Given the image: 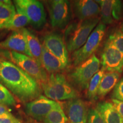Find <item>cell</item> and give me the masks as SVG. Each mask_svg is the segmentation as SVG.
<instances>
[{"mask_svg":"<svg viewBox=\"0 0 123 123\" xmlns=\"http://www.w3.org/2000/svg\"><path fill=\"white\" fill-rule=\"evenodd\" d=\"M0 83L24 103L41 95V85L33 77L10 61L0 58Z\"/></svg>","mask_w":123,"mask_h":123,"instance_id":"6da1fadb","label":"cell"},{"mask_svg":"<svg viewBox=\"0 0 123 123\" xmlns=\"http://www.w3.org/2000/svg\"><path fill=\"white\" fill-rule=\"evenodd\" d=\"M99 20V17L92 18L71 23L66 27L64 39L68 52L73 53L84 45Z\"/></svg>","mask_w":123,"mask_h":123,"instance_id":"7a4b0ae2","label":"cell"},{"mask_svg":"<svg viewBox=\"0 0 123 123\" xmlns=\"http://www.w3.org/2000/svg\"><path fill=\"white\" fill-rule=\"evenodd\" d=\"M42 90L47 98L53 100H65L78 98V91L67 80L64 75L53 73L47 81L41 84Z\"/></svg>","mask_w":123,"mask_h":123,"instance_id":"3957f363","label":"cell"},{"mask_svg":"<svg viewBox=\"0 0 123 123\" xmlns=\"http://www.w3.org/2000/svg\"><path fill=\"white\" fill-rule=\"evenodd\" d=\"M101 62L95 54L77 66L68 75L74 87L79 91L87 89L89 83L94 75L100 70Z\"/></svg>","mask_w":123,"mask_h":123,"instance_id":"277c9868","label":"cell"},{"mask_svg":"<svg viewBox=\"0 0 123 123\" xmlns=\"http://www.w3.org/2000/svg\"><path fill=\"white\" fill-rule=\"evenodd\" d=\"M4 55L10 62L33 77L41 85L47 81L49 77L47 71L33 58L14 51H5Z\"/></svg>","mask_w":123,"mask_h":123,"instance_id":"5b68a950","label":"cell"},{"mask_svg":"<svg viewBox=\"0 0 123 123\" xmlns=\"http://www.w3.org/2000/svg\"><path fill=\"white\" fill-rule=\"evenodd\" d=\"M105 30V25L101 22L98 24L84 45L72 54L71 59L74 65H79L94 54L103 39Z\"/></svg>","mask_w":123,"mask_h":123,"instance_id":"8992f818","label":"cell"},{"mask_svg":"<svg viewBox=\"0 0 123 123\" xmlns=\"http://www.w3.org/2000/svg\"><path fill=\"white\" fill-rule=\"evenodd\" d=\"M48 9L52 27L63 29L68 26L72 17L70 1L67 0L49 1Z\"/></svg>","mask_w":123,"mask_h":123,"instance_id":"52a82bcc","label":"cell"},{"mask_svg":"<svg viewBox=\"0 0 123 123\" xmlns=\"http://www.w3.org/2000/svg\"><path fill=\"white\" fill-rule=\"evenodd\" d=\"M15 7L25 13L35 29H41L46 22V14L42 3L36 0H15Z\"/></svg>","mask_w":123,"mask_h":123,"instance_id":"ba28073f","label":"cell"},{"mask_svg":"<svg viewBox=\"0 0 123 123\" xmlns=\"http://www.w3.org/2000/svg\"><path fill=\"white\" fill-rule=\"evenodd\" d=\"M101 64L108 72L121 73L123 68V54L107 39L101 55Z\"/></svg>","mask_w":123,"mask_h":123,"instance_id":"9c48e42d","label":"cell"},{"mask_svg":"<svg viewBox=\"0 0 123 123\" xmlns=\"http://www.w3.org/2000/svg\"><path fill=\"white\" fill-rule=\"evenodd\" d=\"M43 44L61 62L65 68L67 67L69 63L68 51L61 34L53 32L46 34L43 38Z\"/></svg>","mask_w":123,"mask_h":123,"instance_id":"30bf717a","label":"cell"},{"mask_svg":"<svg viewBox=\"0 0 123 123\" xmlns=\"http://www.w3.org/2000/svg\"><path fill=\"white\" fill-rule=\"evenodd\" d=\"M57 101L51 100L43 95L27 103L26 112L32 119L43 121L47 114L59 105Z\"/></svg>","mask_w":123,"mask_h":123,"instance_id":"8fae6325","label":"cell"},{"mask_svg":"<svg viewBox=\"0 0 123 123\" xmlns=\"http://www.w3.org/2000/svg\"><path fill=\"white\" fill-rule=\"evenodd\" d=\"M0 48L9 49L31 57L22 29L14 31L6 39L0 42Z\"/></svg>","mask_w":123,"mask_h":123,"instance_id":"7c38bea8","label":"cell"},{"mask_svg":"<svg viewBox=\"0 0 123 123\" xmlns=\"http://www.w3.org/2000/svg\"><path fill=\"white\" fill-rule=\"evenodd\" d=\"M73 10L79 21L98 17L100 13V6L92 0H78L73 2Z\"/></svg>","mask_w":123,"mask_h":123,"instance_id":"4fadbf2b","label":"cell"},{"mask_svg":"<svg viewBox=\"0 0 123 123\" xmlns=\"http://www.w3.org/2000/svg\"><path fill=\"white\" fill-rule=\"evenodd\" d=\"M67 112L68 123H87V108L81 99L70 100L67 104Z\"/></svg>","mask_w":123,"mask_h":123,"instance_id":"5bb4252c","label":"cell"},{"mask_svg":"<svg viewBox=\"0 0 123 123\" xmlns=\"http://www.w3.org/2000/svg\"><path fill=\"white\" fill-rule=\"evenodd\" d=\"M96 110L105 123H123V120L112 102L102 101L98 103Z\"/></svg>","mask_w":123,"mask_h":123,"instance_id":"9a60e30c","label":"cell"},{"mask_svg":"<svg viewBox=\"0 0 123 123\" xmlns=\"http://www.w3.org/2000/svg\"><path fill=\"white\" fill-rule=\"evenodd\" d=\"M41 64L46 71L51 74L58 73L65 69L61 62L51 53L43 44H42Z\"/></svg>","mask_w":123,"mask_h":123,"instance_id":"2e32d148","label":"cell"},{"mask_svg":"<svg viewBox=\"0 0 123 123\" xmlns=\"http://www.w3.org/2000/svg\"><path fill=\"white\" fill-rule=\"evenodd\" d=\"M23 31L26 39L27 47L31 57L35 59L39 64H41L42 44H41L38 37L27 29L23 28Z\"/></svg>","mask_w":123,"mask_h":123,"instance_id":"e0dca14e","label":"cell"},{"mask_svg":"<svg viewBox=\"0 0 123 123\" xmlns=\"http://www.w3.org/2000/svg\"><path fill=\"white\" fill-rule=\"evenodd\" d=\"M120 73L116 72H107L104 74L100 83L98 96L103 98L114 88L119 81Z\"/></svg>","mask_w":123,"mask_h":123,"instance_id":"ac0fdd59","label":"cell"},{"mask_svg":"<svg viewBox=\"0 0 123 123\" xmlns=\"http://www.w3.org/2000/svg\"><path fill=\"white\" fill-rule=\"evenodd\" d=\"M16 13L13 2L9 0H0V29H4Z\"/></svg>","mask_w":123,"mask_h":123,"instance_id":"d6986e66","label":"cell"},{"mask_svg":"<svg viewBox=\"0 0 123 123\" xmlns=\"http://www.w3.org/2000/svg\"><path fill=\"white\" fill-rule=\"evenodd\" d=\"M104 74H105V70L101 68L92 77L89 83L88 88L87 89V97L90 100L93 101L96 99L100 83Z\"/></svg>","mask_w":123,"mask_h":123,"instance_id":"ffe728a7","label":"cell"},{"mask_svg":"<svg viewBox=\"0 0 123 123\" xmlns=\"http://www.w3.org/2000/svg\"><path fill=\"white\" fill-rule=\"evenodd\" d=\"M16 13L9 22L6 25L5 29L12 30H20L27 26L29 22V20L25 13L19 9L16 8Z\"/></svg>","mask_w":123,"mask_h":123,"instance_id":"44dd1931","label":"cell"},{"mask_svg":"<svg viewBox=\"0 0 123 123\" xmlns=\"http://www.w3.org/2000/svg\"><path fill=\"white\" fill-rule=\"evenodd\" d=\"M100 6L101 22L105 25H110L113 23L112 10L113 0H100L96 1Z\"/></svg>","mask_w":123,"mask_h":123,"instance_id":"7402d4cb","label":"cell"},{"mask_svg":"<svg viewBox=\"0 0 123 123\" xmlns=\"http://www.w3.org/2000/svg\"><path fill=\"white\" fill-rule=\"evenodd\" d=\"M67 121L68 119L59 104L57 107L49 112L43 122L44 123H67Z\"/></svg>","mask_w":123,"mask_h":123,"instance_id":"603a6c76","label":"cell"},{"mask_svg":"<svg viewBox=\"0 0 123 123\" xmlns=\"http://www.w3.org/2000/svg\"><path fill=\"white\" fill-rule=\"evenodd\" d=\"M0 103L6 106H14L17 104L16 100L12 93L0 83Z\"/></svg>","mask_w":123,"mask_h":123,"instance_id":"cb8c5ba5","label":"cell"},{"mask_svg":"<svg viewBox=\"0 0 123 123\" xmlns=\"http://www.w3.org/2000/svg\"><path fill=\"white\" fill-rule=\"evenodd\" d=\"M107 39L123 54V33L120 29H115Z\"/></svg>","mask_w":123,"mask_h":123,"instance_id":"d4e9b609","label":"cell"},{"mask_svg":"<svg viewBox=\"0 0 123 123\" xmlns=\"http://www.w3.org/2000/svg\"><path fill=\"white\" fill-rule=\"evenodd\" d=\"M112 16L113 20H119L123 17V4L121 1L113 0L112 10Z\"/></svg>","mask_w":123,"mask_h":123,"instance_id":"484cf974","label":"cell"},{"mask_svg":"<svg viewBox=\"0 0 123 123\" xmlns=\"http://www.w3.org/2000/svg\"><path fill=\"white\" fill-rule=\"evenodd\" d=\"M87 123H105L96 108H90L87 114Z\"/></svg>","mask_w":123,"mask_h":123,"instance_id":"4316f807","label":"cell"},{"mask_svg":"<svg viewBox=\"0 0 123 123\" xmlns=\"http://www.w3.org/2000/svg\"><path fill=\"white\" fill-rule=\"evenodd\" d=\"M112 99L123 101V78L119 80L113 89L111 95Z\"/></svg>","mask_w":123,"mask_h":123,"instance_id":"83f0119b","label":"cell"},{"mask_svg":"<svg viewBox=\"0 0 123 123\" xmlns=\"http://www.w3.org/2000/svg\"><path fill=\"white\" fill-rule=\"evenodd\" d=\"M0 123H23L22 121L17 119L13 115L9 116L0 117Z\"/></svg>","mask_w":123,"mask_h":123,"instance_id":"f1b7e54d","label":"cell"},{"mask_svg":"<svg viewBox=\"0 0 123 123\" xmlns=\"http://www.w3.org/2000/svg\"><path fill=\"white\" fill-rule=\"evenodd\" d=\"M112 103L113 104L115 109L123 120V101L117 99H112Z\"/></svg>","mask_w":123,"mask_h":123,"instance_id":"f546056e","label":"cell"},{"mask_svg":"<svg viewBox=\"0 0 123 123\" xmlns=\"http://www.w3.org/2000/svg\"><path fill=\"white\" fill-rule=\"evenodd\" d=\"M11 111L8 108L7 106L0 103V117L11 116Z\"/></svg>","mask_w":123,"mask_h":123,"instance_id":"4dcf8cb0","label":"cell"},{"mask_svg":"<svg viewBox=\"0 0 123 123\" xmlns=\"http://www.w3.org/2000/svg\"><path fill=\"white\" fill-rule=\"evenodd\" d=\"M26 123H44L43 121H39L36 120H34L31 117H28L26 120Z\"/></svg>","mask_w":123,"mask_h":123,"instance_id":"1f68e13d","label":"cell"},{"mask_svg":"<svg viewBox=\"0 0 123 123\" xmlns=\"http://www.w3.org/2000/svg\"><path fill=\"white\" fill-rule=\"evenodd\" d=\"M120 30L121 31V32L123 33V22L121 24L120 27Z\"/></svg>","mask_w":123,"mask_h":123,"instance_id":"d6a6232c","label":"cell"}]
</instances>
